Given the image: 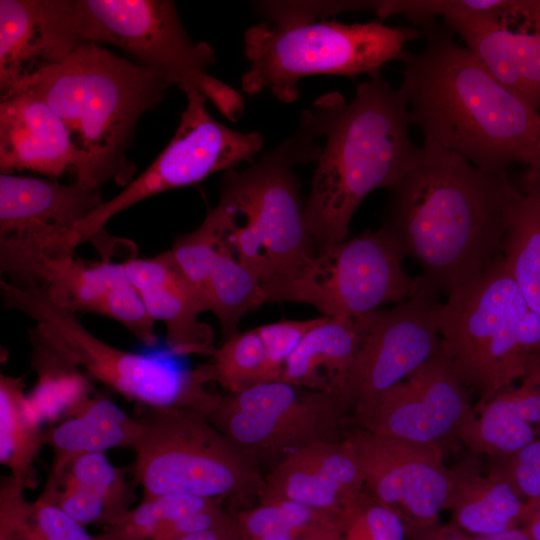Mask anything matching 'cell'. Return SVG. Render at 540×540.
<instances>
[{"label":"cell","mask_w":540,"mask_h":540,"mask_svg":"<svg viewBox=\"0 0 540 540\" xmlns=\"http://www.w3.org/2000/svg\"><path fill=\"white\" fill-rule=\"evenodd\" d=\"M132 448L144 497L188 495L224 500L257 496L259 464L194 408L141 407Z\"/></svg>","instance_id":"cell-7"},{"label":"cell","mask_w":540,"mask_h":540,"mask_svg":"<svg viewBox=\"0 0 540 540\" xmlns=\"http://www.w3.org/2000/svg\"><path fill=\"white\" fill-rule=\"evenodd\" d=\"M520 528L531 540H540V498L528 502L526 515Z\"/></svg>","instance_id":"cell-44"},{"label":"cell","mask_w":540,"mask_h":540,"mask_svg":"<svg viewBox=\"0 0 540 540\" xmlns=\"http://www.w3.org/2000/svg\"><path fill=\"white\" fill-rule=\"evenodd\" d=\"M123 263L149 315L155 322L164 324L172 353L211 355L213 330L198 319L205 312L204 305L171 251L150 258H131Z\"/></svg>","instance_id":"cell-24"},{"label":"cell","mask_w":540,"mask_h":540,"mask_svg":"<svg viewBox=\"0 0 540 540\" xmlns=\"http://www.w3.org/2000/svg\"><path fill=\"white\" fill-rule=\"evenodd\" d=\"M405 256L382 229H367L315 253L282 278L263 286L266 302H296L330 318H356L387 303L438 292L429 280L412 277Z\"/></svg>","instance_id":"cell-11"},{"label":"cell","mask_w":540,"mask_h":540,"mask_svg":"<svg viewBox=\"0 0 540 540\" xmlns=\"http://www.w3.org/2000/svg\"><path fill=\"white\" fill-rule=\"evenodd\" d=\"M178 540H239L236 519L226 525L188 535Z\"/></svg>","instance_id":"cell-42"},{"label":"cell","mask_w":540,"mask_h":540,"mask_svg":"<svg viewBox=\"0 0 540 540\" xmlns=\"http://www.w3.org/2000/svg\"><path fill=\"white\" fill-rule=\"evenodd\" d=\"M216 501L219 500L188 495L143 497L140 504L104 527L99 534L95 535V538L96 540H152L168 522L206 508Z\"/></svg>","instance_id":"cell-35"},{"label":"cell","mask_w":540,"mask_h":540,"mask_svg":"<svg viewBox=\"0 0 540 540\" xmlns=\"http://www.w3.org/2000/svg\"><path fill=\"white\" fill-rule=\"evenodd\" d=\"M43 498L54 503L83 526H108L127 512L136 496L105 453L76 458L53 484H46Z\"/></svg>","instance_id":"cell-26"},{"label":"cell","mask_w":540,"mask_h":540,"mask_svg":"<svg viewBox=\"0 0 540 540\" xmlns=\"http://www.w3.org/2000/svg\"><path fill=\"white\" fill-rule=\"evenodd\" d=\"M42 289L63 308L111 318L147 346L157 342L155 321L123 262H85L74 257L51 275Z\"/></svg>","instance_id":"cell-22"},{"label":"cell","mask_w":540,"mask_h":540,"mask_svg":"<svg viewBox=\"0 0 540 540\" xmlns=\"http://www.w3.org/2000/svg\"><path fill=\"white\" fill-rule=\"evenodd\" d=\"M185 94L186 108L168 145L142 174L76 226L80 243L103 237L108 221L138 202L255 161L265 143L261 133L219 123L209 114L204 95L194 90Z\"/></svg>","instance_id":"cell-12"},{"label":"cell","mask_w":540,"mask_h":540,"mask_svg":"<svg viewBox=\"0 0 540 540\" xmlns=\"http://www.w3.org/2000/svg\"><path fill=\"white\" fill-rule=\"evenodd\" d=\"M528 310L503 257L440 303L441 350L464 384L478 393L474 408L528 372L531 360L523 339Z\"/></svg>","instance_id":"cell-8"},{"label":"cell","mask_w":540,"mask_h":540,"mask_svg":"<svg viewBox=\"0 0 540 540\" xmlns=\"http://www.w3.org/2000/svg\"><path fill=\"white\" fill-rule=\"evenodd\" d=\"M342 540H406V524L391 506L365 491L343 514Z\"/></svg>","instance_id":"cell-37"},{"label":"cell","mask_w":540,"mask_h":540,"mask_svg":"<svg viewBox=\"0 0 540 540\" xmlns=\"http://www.w3.org/2000/svg\"><path fill=\"white\" fill-rule=\"evenodd\" d=\"M421 36L417 28L392 27L381 20L354 24L322 20L287 26L264 21L244 33L249 68L242 76V89L248 95L269 90L290 104L298 99V84L304 77L381 75L386 63L402 60L405 45Z\"/></svg>","instance_id":"cell-6"},{"label":"cell","mask_w":540,"mask_h":540,"mask_svg":"<svg viewBox=\"0 0 540 540\" xmlns=\"http://www.w3.org/2000/svg\"><path fill=\"white\" fill-rule=\"evenodd\" d=\"M394 15L423 28L442 16L466 48L506 89L540 110V33L509 29L453 7L449 0H395Z\"/></svg>","instance_id":"cell-18"},{"label":"cell","mask_w":540,"mask_h":540,"mask_svg":"<svg viewBox=\"0 0 540 540\" xmlns=\"http://www.w3.org/2000/svg\"><path fill=\"white\" fill-rule=\"evenodd\" d=\"M503 260L528 307L540 317V203L519 192L510 214Z\"/></svg>","instance_id":"cell-33"},{"label":"cell","mask_w":540,"mask_h":540,"mask_svg":"<svg viewBox=\"0 0 540 540\" xmlns=\"http://www.w3.org/2000/svg\"><path fill=\"white\" fill-rule=\"evenodd\" d=\"M83 43L76 26L74 0H1V98Z\"/></svg>","instance_id":"cell-19"},{"label":"cell","mask_w":540,"mask_h":540,"mask_svg":"<svg viewBox=\"0 0 540 540\" xmlns=\"http://www.w3.org/2000/svg\"><path fill=\"white\" fill-rule=\"evenodd\" d=\"M139 428L137 417L129 416L112 400L95 393L77 415L44 431L43 443L53 454L46 484L55 483L80 456L118 447L132 449Z\"/></svg>","instance_id":"cell-28"},{"label":"cell","mask_w":540,"mask_h":540,"mask_svg":"<svg viewBox=\"0 0 540 540\" xmlns=\"http://www.w3.org/2000/svg\"><path fill=\"white\" fill-rule=\"evenodd\" d=\"M364 491L354 448L344 437L288 455L265 476L258 499L292 501L342 519Z\"/></svg>","instance_id":"cell-21"},{"label":"cell","mask_w":540,"mask_h":540,"mask_svg":"<svg viewBox=\"0 0 540 540\" xmlns=\"http://www.w3.org/2000/svg\"><path fill=\"white\" fill-rule=\"evenodd\" d=\"M170 251L205 311L218 319L223 341L238 332L245 314L265 303L262 283L237 261L208 216L195 230L178 237Z\"/></svg>","instance_id":"cell-20"},{"label":"cell","mask_w":540,"mask_h":540,"mask_svg":"<svg viewBox=\"0 0 540 540\" xmlns=\"http://www.w3.org/2000/svg\"><path fill=\"white\" fill-rule=\"evenodd\" d=\"M321 319L322 317L306 320H282L255 328L265 348L268 361L279 380L288 358Z\"/></svg>","instance_id":"cell-39"},{"label":"cell","mask_w":540,"mask_h":540,"mask_svg":"<svg viewBox=\"0 0 540 540\" xmlns=\"http://www.w3.org/2000/svg\"><path fill=\"white\" fill-rule=\"evenodd\" d=\"M239 540H254L269 533L309 528L342 520L333 514L287 500L260 502L235 516Z\"/></svg>","instance_id":"cell-36"},{"label":"cell","mask_w":540,"mask_h":540,"mask_svg":"<svg viewBox=\"0 0 540 540\" xmlns=\"http://www.w3.org/2000/svg\"><path fill=\"white\" fill-rule=\"evenodd\" d=\"M36 383L26 395L31 415L42 425L77 415L94 396L91 379L42 325L29 330Z\"/></svg>","instance_id":"cell-30"},{"label":"cell","mask_w":540,"mask_h":540,"mask_svg":"<svg viewBox=\"0 0 540 540\" xmlns=\"http://www.w3.org/2000/svg\"><path fill=\"white\" fill-rule=\"evenodd\" d=\"M351 442L367 492L394 508L406 527L439 521L451 486L438 443H418L355 427Z\"/></svg>","instance_id":"cell-16"},{"label":"cell","mask_w":540,"mask_h":540,"mask_svg":"<svg viewBox=\"0 0 540 540\" xmlns=\"http://www.w3.org/2000/svg\"><path fill=\"white\" fill-rule=\"evenodd\" d=\"M211 356L214 382H218L226 393H238L279 380L256 329L238 331L214 349Z\"/></svg>","instance_id":"cell-34"},{"label":"cell","mask_w":540,"mask_h":540,"mask_svg":"<svg viewBox=\"0 0 540 540\" xmlns=\"http://www.w3.org/2000/svg\"><path fill=\"white\" fill-rule=\"evenodd\" d=\"M361 342V316H322L286 361L280 380L340 396Z\"/></svg>","instance_id":"cell-29"},{"label":"cell","mask_w":540,"mask_h":540,"mask_svg":"<svg viewBox=\"0 0 540 540\" xmlns=\"http://www.w3.org/2000/svg\"><path fill=\"white\" fill-rule=\"evenodd\" d=\"M437 292L361 316L362 342L340 394L346 413L365 411L441 348Z\"/></svg>","instance_id":"cell-15"},{"label":"cell","mask_w":540,"mask_h":540,"mask_svg":"<svg viewBox=\"0 0 540 540\" xmlns=\"http://www.w3.org/2000/svg\"><path fill=\"white\" fill-rule=\"evenodd\" d=\"M470 389L439 352L351 417L355 427L418 443L457 436L472 412Z\"/></svg>","instance_id":"cell-17"},{"label":"cell","mask_w":540,"mask_h":540,"mask_svg":"<svg viewBox=\"0 0 540 540\" xmlns=\"http://www.w3.org/2000/svg\"><path fill=\"white\" fill-rule=\"evenodd\" d=\"M454 33L432 23L419 52L406 51L400 88L410 122L442 148L477 168L503 173L529 165L540 137V112L500 84Z\"/></svg>","instance_id":"cell-3"},{"label":"cell","mask_w":540,"mask_h":540,"mask_svg":"<svg viewBox=\"0 0 540 540\" xmlns=\"http://www.w3.org/2000/svg\"><path fill=\"white\" fill-rule=\"evenodd\" d=\"M519 387L498 392L472 409L457 437L475 455L512 454L536 438L540 423V371L528 372Z\"/></svg>","instance_id":"cell-25"},{"label":"cell","mask_w":540,"mask_h":540,"mask_svg":"<svg viewBox=\"0 0 540 540\" xmlns=\"http://www.w3.org/2000/svg\"><path fill=\"white\" fill-rule=\"evenodd\" d=\"M406 540H531L521 529H513L494 535H471L449 523L439 521L426 526L406 527Z\"/></svg>","instance_id":"cell-41"},{"label":"cell","mask_w":540,"mask_h":540,"mask_svg":"<svg viewBox=\"0 0 540 540\" xmlns=\"http://www.w3.org/2000/svg\"><path fill=\"white\" fill-rule=\"evenodd\" d=\"M3 304L44 326L95 381L141 407L194 408L209 414L221 395L210 363L184 369L165 360L116 348L86 329L76 314L56 304L42 288H21L0 280Z\"/></svg>","instance_id":"cell-9"},{"label":"cell","mask_w":540,"mask_h":540,"mask_svg":"<svg viewBox=\"0 0 540 540\" xmlns=\"http://www.w3.org/2000/svg\"><path fill=\"white\" fill-rule=\"evenodd\" d=\"M451 472L445 510L450 523L471 535H494L520 528L528 502L508 483L483 475L476 458L458 463Z\"/></svg>","instance_id":"cell-27"},{"label":"cell","mask_w":540,"mask_h":540,"mask_svg":"<svg viewBox=\"0 0 540 540\" xmlns=\"http://www.w3.org/2000/svg\"><path fill=\"white\" fill-rule=\"evenodd\" d=\"M74 10L85 42L122 49L141 65L169 75L184 93H201L232 122L243 115L242 95L208 71L215 51L188 36L173 1L74 0Z\"/></svg>","instance_id":"cell-10"},{"label":"cell","mask_w":540,"mask_h":540,"mask_svg":"<svg viewBox=\"0 0 540 540\" xmlns=\"http://www.w3.org/2000/svg\"><path fill=\"white\" fill-rule=\"evenodd\" d=\"M103 202L100 189L76 180L0 174L1 261L33 272L74 257L76 226Z\"/></svg>","instance_id":"cell-14"},{"label":"cell","mask_w":540,"mask_h":540,"mask_svg":"<svg viewBox=\"0 0 540 540\" xmlns=\"http://www.w3.org/2000/svg\"><path fill=\"white\" fill-rule=\"evenodd\" d=\"M31 415L22 377L0 375V463L25 488L36 485L34 462L44 431Z\"/></svg>","instance_id":"cell-31"},{"label":"cell","mask_w":540,"mask_h":540,"mask_svg":"<svg viewBox=\"0 0 540 540\" xmlns=\"http://www.w3.org/2000/svg\"><path fill=\"white\" fill-rule=\"evenodd\" d=\"M74 163L69 132L45 101L26 91L1 98V174L31 171L56 179Z\"/></svg>","instance_id":"cell-23"},{"label":"cell","mask_w":540,"mask_h":540,"mask_svg":"<svg viewBox=\"0 0 540 540\" xmlns=\"http://www.w3.org/2000/svg\"><path fill=\"white\" fill-rule=\"evenodd\" d=\"M346 415L335 393L274 380L221 395L208 417L260 466L261 460L278 464L313 443L344 438L339 432Z\"/></svg>","instance_id":"cell-13"},{"label":"cell","mask_w":540,"mask_h":540,"mask_svg":"<svg viewBox=\"0 0 540 540\" xmlns=\"http://www.w3.org/2000/svg\"><path fill=\"white\" fill-rule=\"evenodd\" d=\"M525 179V192L540 203V137L532 162L528 165Z\"/></svg>","instance_id":"cell-43"},{"label":"cell","mask_w":540,"mask_h":540,"mask_svg":"<svg viewBox=\"0 0 540 540\" xmlns=\"http://www.w3.org/2000/svg\"><path fill=\"white\" fill-rule=\"evenodd\" d=\"M342 520L314 527L297 540H342Z\"/></svg>","instance_id":"cell-45"},{"label":"cell","mask_w":540,"mask_h":540,"mask_svg":"<svg viewBox=\"0 0 540 540\" xmlns=\"http://www.w3.org/2000/svg\"><path fill=\"white\" fill-rule=\"evenodd\" d=\"M235 516L226 512L222 501L176 518L164 525L152 540H178L188 535L214 529L232 522Z\"/></svg>","instance_id":"cell-40"},{"label":"cell","mask_w":540,"mask_h":540,"mask_svg":"<svg viewBox=\"0 0 540 540\" xmlns=\"http://www.w3.org/2000/svg\"><path fill=\"white\" fill-rule=\"evenodd\" d=\"M300 120L325 139L305 202L318 253L349 237L365 197L400 182L420 161L423 147L410 136L405 93L382 75L361 82L349 103L337 91L322 94Z\"/></svg>","instance_id":"cell-2"},{"label":"cell","mask_w":540,"mask_h":540,"mask_svg":"<svg viewBox=\"0 0 540 540\" xmlns=\"http://www.w3.org/2000/svg\"><path fill=\"white\" fill-rule=\"evenodd\" d=\"M173 85L159 70L85 42L7 96L26 91L45 101L69 132L75 180L101 189L110 181L124 187L132 181L135 167L127 152L138 121Z\"/></svg>","instance_id":"cell-4"},{"label":"cell","mask_w":540,"mask_h":540,"mask_svg":"<svg viewBox=\"0 0 540 540\" xmlns=\"http://www.w3.org/2000/svg\"><path fill=\"white\" fill-rule=\"evenodd\" d=\"M536 438L520 450L491 456L486 474L508 483L525 501L540 498V423L535 426Z\"/></svg>","instance_id":"cell-38"},{"label":"cell","mask_w":540,"mask_h":540,"mask_svg":"<svg viewBox=\"0 0 540 540\" xmlns=\"http://www.w3.org/2000/svg\"><path fill=\"white\" fill-rule=\"evenodd\" d=\"M25 487L10 475L0 486V531L12 540H96L84 526L39 496L26 501Z\"/></svg>","instance_id":"cell-32"},{"label":"cell","mask_w":540,"mask_h":540,"mask_svg":"<svg viewBox=\"0 0 540 540\" xmlns=\"http://www.w3.org/2000/svg\"><path fill=\"white\" fill-rule=\"evenodd\" d=\"M319 138L300 120L270 152L223 173L220 198L207 214L233 256L262 283L289 274L316 253L307 228L297 164H316Z\"/></svg>","instance_id":"cell-5"},{"label":"cell","mask_w":540,"mask_h":540,"mask_svg":"<svg viewBox=\"0 0 540 540\" xmlns=\"http://www.w3.org/2000/svg\"><path fill=\"white\" fill-rule=\"evenodd\" d=\"M418 164L389 189L382 228L447 295L503 257L519 191L506 172H485L424 139Z\"/></svg>","instance_id":"cell-1"}]
</instances>
